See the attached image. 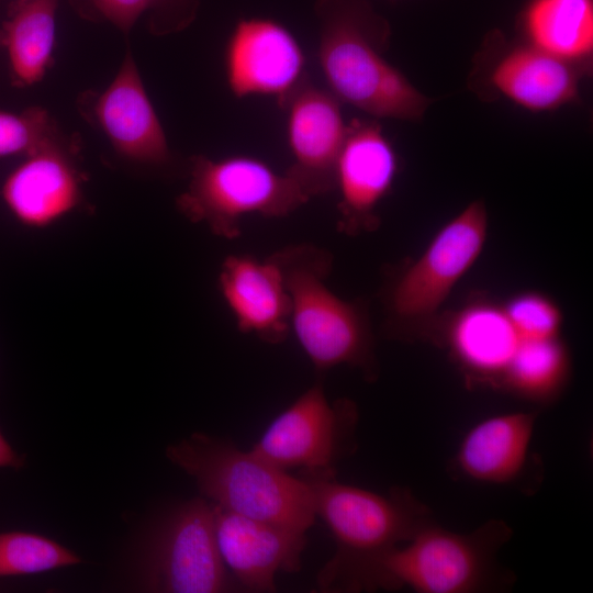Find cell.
Wrapping results in <instances>:
<instances>
[{"instance_id": "2e32d148", "label": "cell", "mask_w": 593, "mask_h": 593, "mask_svg": "<svg viewBox=\"0 0 593 593\" xmlns=\"http://www.w3.org/2000/svg\"><path fill=\"white\" fill-rule=\"evenodd\" d=\"M76 142L64 138L25 157L5 178L1 195L11 214L27 227H46L76 209L82 177Z\"/></svg>"}, {"instance_id": "277c9868", "label": "cell", "mask_w": 593, "mask_h": 593, "mask_svg": "<svg viewBox=\"0 0 593 593\" xmlns=\"http://www.w3.org/2000/svg\"><path fill=\"white\" fill-rule=\"evenodd\" d=\"M290 300V327L318 376L337 366L378 376L367 311L337 295L326 283L332 254L314 244L287 245L271 254Z\"/></svg>"}, {"instance_id": "4fadbf2b", "label": "cell", "mask_w": 593, "mask_h": 593, "mask_svg": "<svg viewBox=\"0 0 593 593\" xmlns=\"http://www.w3.org/2000/svg\"><path fill=\"white\" fill-rule=\"evenodd\" d=\"M398 171V154L376 120L354 119L347 124L334 180L340 232L355 234L378 225L377 210Z\"/></svg>"}, {"instance_id": "ac0fdd59", "label": "cell", "mask_w": 593, "mask_h": 593, "mask_svg": "<svg viewBox=\"0 0 593 593\" xmlns=\"http://www.w3.org/2000/svg\"><path fill=\"white\" fill-rule=\"evenodd\" d=\"M219 291L237 329L268 344L284 342L291 332L290 300L281 269L270 255L224 258L217 276Z\"/></svg>"}, {"instance_id": "e0dca14e", "label": "cell", "mask_w": 593, "mask_h": 593, "mask_svg": "<svg viewBox=\"0 0 593 593\" xmlns=\"http://www.w3.org/2000/svg\"><path fill=\"white\" fill-rule=\"evenodd\" d=\"M539 410L489 416L461 438L450 466L468 481L488 485H515L536 466L530 450Z\"/></svg>"}, {"instance_id": "5bb4252c", "label": "cell", "mask_w": 593, "mask_h": 593, "mask_svg": "<svg viewBox=\"0 0 593 593\" xmlns=\"http://www.w3.org/2000/svg\"><path fill=\"white\" fill-rule=\"evenodd\" d=\"M213 511L219 552L239 589L275 592L278 573L300 570L306 532L239 515L215 504Z\"/></svg>"}, {"instance_id": "d4e9b609", "label": "cell", "mask_w": 593, "mask_h": 593, "mask_svg": "<svg viewBox=\"0 0 593 593\" xmlns=\"http://www.w3.org/2000/svg\"><path fill=\"white\" fill-rule=\"evenodd\" d=\"M503 307L524 339L560 337L562 312L549 296L538 292H523L511 298Z\"/></svg>"}, {"instance_id": "d6986e66", "label": "cell", "mask_w": 593, "mask_h": 593, "mask_svg": "<svg viewBox=\"0 0 593 593\" xmlns=\"http://www.w3.org/2000/svg\"><path fill=\"white\" fill-rule=\"evenodd\" d=\"M526 340L503 305L483 301L457 312L444 336L450 357L469 381L501 391Z\"/></svg>"}, {"instance_id": "cb8c5ba5", "label": "cell", "mask_w": 593, "mask_h": 593, "mask_svg": "<svg viewBox=\"0 0 593 593\" xmlns=\"http://www.w3.org/2000/svg\"><path fill=\"white\" fill-rule=\"evenodd\" d=\"M64 138L49 113L31 107L21 113L0 111V157L34 154Z\"/></svg>"}, {"instance_id": "8fae6325", "label": "cell", "mask_w": 593, "mask_h": 593, "mask_svg": "<svg viewBox=\"0 0 593 593\" xmlns=\"http://www.w3.org/2000/svg\"><path fill=\"white\" fill-rule=\"evenodd\" d=\"M304 68L305 55L298 38L276 20L243 18L227 37L225 78L238 99L266 96L279 104L305 78Z\"/></svg>"}, {"instance_id": "7c38bea8", "label": "cell", "mask_w": 593, "mask_h": 593, "mask_svg": "<svg viewBox=\"0 0 593 593\" xmlns=\"http://www.w3.org/2000/svg\"><path fill=\"white\" fill-rule=\"evenodd\" d=\"M340 104L306 77L278 104L286 112L292 156L286 172L310 199L334 190L336 161L347 132Z\"/></svg>"}, {"instance_id": "7a4b0ae2", "label": "cell", "mask_w": 593, "mask_h": 593, "mask_svg": "<svg viewBox=\"0 0 593 593\" xmlns=\"http://www.w3.org/2000/svg\"><path fill=\"white\" fill-rule=\"evenodd\" d=\"M303 479L312 488L316 517L335 542L333 556L316 575L318 592H368L378 560L435 521L430 508L404 486L377 493L336 477Z\"/></svg>"}, {"instance_id": "30bf717a", "label": "cell", "mask_w": 593, "mask_h": 593, "mask_svg": "<svg viewBox=\"0 0 593 593\" xmlns=\"http://www.w3.org/2000/svg\"><path fill=\"white\" fill-rule=\"evenodd\" d=\"M486 234L485 204L482 200L472 201L391 282L387 294L391 318L410 323L433 315L481 255Z\"/></svg>"}, {"instance_id": "3957f363", "label": "cell", "mask_w": 593, "mask_h": 593, "mask_svg": "<svg viewBox=\"0 0 593 593\" xmlns=\"http://www.w3.org/2000/svg\"><path fill=\"white\" fill-rule=\"evenodd\" d=\"M166 457L194 480L204 499L224 510L303 532L317 518L305 479L228 439L193 433L169 445Z\"/></svg>"}, {"instance_id": "6da1fadb", "label": "cell", "mask_w": 593, "mask_h": 593, "mask_svg": "<svg viewBox=\"0 0 593 593\" xmlns=\"http://www.w3.org/2000/svg\"><path fill=\"white\" fill-rule=\"evenodd\" d=\"M317 59L327 90L373 119L421 121L433 99L385 57L391 29L368 0H317Z\"/></svg>"}, {"instance_id": "484cf974", "label": "cell", "mask_w": 593, "mask_h": 593, "mask_svg": "<svg viewBox=\"0 0 593 593\" xmlns=\"http://www.w3.org/2000/svg\"><path fill=\"white\" fill-rule=\"evenodd\" d=\"M24 465V457L20 456L8 443L0 430V468H21Z\"/></svg>"}, {"instance_id": "9c48e42d", "label": "cell", "mask_w": 593, "mask_h": 593, "mask_svg": "<svg viewBox=\"0 0 593 593\" xmlns=\"http://www.w3.org/2000/svg\"><path fill=\"white\" fill-rule=\"evenodd\" d=\"M590 72L493 30L473 57L468 87L483 101L505 100L534 113L550 112L577 102Z\"/></svg>"}, {"instance_id": "8992f818", "label": "cell", "mask_w": 593, "mask_h": 593, "mask_svg": "<svg viewBox=\"0 0 593 593\" xmlns=\"http://www.w3.org/2000/svg\"><path fill=\"white\" fill-rule=\"evenodd\" d=\"M310 198L286 171L247 155L190 158V179L176 205L190 222L202 223L217 237L240 236L242 220L251 214L284 217Z\"/></svg>"}, {"instance_id": "7402d4cb", "label": "cell", "mask_w": 593, "mask_h": 593, "mask_svg": "<svg viewBox=\"0 0 593 593\" xmlns=\"http://www.w3.org/2000/svg\"><path fill=\"white\" fill-rule=\"evenodd\" d=\"M90 20L107 21L127 33L137 19L150 11V29L166 34L184 29L194 19L199 0H71Z\"/></svg>"}, {"instance_id": "4316f807", "label": "cell", "mask_w": 593, "mask_h": 593, "mask_svg": "<svg viewBox=\"0 0 593 593\" xmlns=\"http://www.w3.org/2000/svg\"><path fill=\"white\" fill-rule=\"evenodd\" d=\"M0 46H2L1 31H0Z\"/></svg>"}, {"instance_id": "603a6c76", "label": "cell", "mask_w": 593, "mask_h": 593, "mask_svg": "<svg viewBox=\"0 0 593 593\" xmlns=\"http://www.w3.org/2000/svg\"><path fill=\"white\" fill-rule=\"evenodd\" d=\"M80 561L74 551L43 535L0 533V577L41 573Z\"/></svg>"}, {"instance_id": "52a82bcc", "label": "cell", "mask_w": 593, "mask_h": 593, "mask_svg": "<svg viewBox=\"0 0 593 593\" xmlns=\"http://www.w3.org/2000/svg\"><path fill=\"white\" fill-rule=\"evenodd\" d=\"M139 566L146 591L221 593L239 589L219 552L213 504L204 497L182 502L156 521Z\"/></svg>"}, {"instance_id": "ffe728a7", "label": "cell", "mask_w": 593, "mask_h": 593, "mask_svg": "<svg viewBox=\"0 0 593 593\" xmlns=\"http://www.w3.org/2000/svg\"><path fill=\"white\" fill-rule=\"evenodd\" d=\"M519 38L588 70L593 58V0H527Z\"/></svg>"}, {"instance_id": "5b68a950", "label": "cell", "mask_w": 593, "mask_h": 593, "mask_svg": "<svg viewBox=\"0 0 593 593\" xmlns=\"http://www.w3.org/2000/svg\"><path fill=\"white\" fill-rule=\"evenodd\" d=\"M512 536V527L500 518L467 533L446 529L435 519L378 560L369 592L484 593L510 589L515 578L497 555Z\"/></svg>"}, {"instance_id": "ba28073f", "label": "cell", "mask_w": 593, "mask_h": 593, "mask_svg": "<svg viewBox=\"0 0 593 593\" xmlns=\"http://www.w3.org/2000/svg\"><path fill=\"white\" fill-rule=\"evenodd\" d=\"M357 404L327 399L322 376L265 429L250 450L283 471L303 478L336 477V467L357 448Z\"/></svg>"}, {"instance_id": "9a60e30c", "label": "cell", "mask_w": 593, "mask_h": 593, "mask_svg": "<svg viewBox=\"0 0 593 593\" xmlns=\"http://www.w3.org/2000/svg\"><path fill=\"white\" fill-rule=\"evenodd\" d=\"M85 109L121 156L155 166L171 160L166 134L130 49L112 82L91 96Z\"/></svg>"}, {"instance_id": "44dd1931", "label": "cell", "mask_w": 593, "mask_h": 593, "mask_svg": "<svg viewBox=\"0 0 593 593\" xmlns=\"http://www.w3.org/2000/svg\"><path fill=\"white\" fill-rule=\"evenodd\" d=\"M59 0H13L1 31L13 86L35 85L52 65Z\"/></svg>"}]
</instances>
